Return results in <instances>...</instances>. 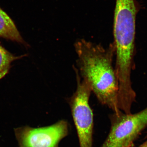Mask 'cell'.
I'll return each instance as SVG.
<instances>
[{
	"label": "cell",
	"instance_id": "cell-4",
	"mask_svg": "<svg viewBox=\"0 0 147 147\" xmlns=\"http://www.w3.org/2000/svg\"><path fill=\"white\" fill-rule=\"evenodd\" d=\"M68 131V123L63 120L48 126L34 128L25 126L14 129L19 147H59Z\"/></svg>",
	"mask_w": 147,
	"mask_h": 147
},
{
	"label": "cell",
	"instance_id": "cell-1",
	"mask_svg": "<svg viewBox=\"0 0 147 147\" xmlns=\"http://www.w3.org/2000/svg\"><path fill=\"white\" fill-rule=\"evenodd\" d=\"M74 47L77 55L76 68L80 77L89 84L101 104L114 113L121 111L118 99V79L113 65L116 51L114 42L104 47L82 39L75 42Z\"/></svg>",
	"mask_w": 147,
	"mask_h": 147
},
{
	"label": "cell",
	"instance_id": "cell-6",
	"mask_svg": "<svg viewBox=\"0 0 147 147\" xmlns=\"http://www.w3.org/2000/svg\"><path fill=\"white\" fill-rule=\"evenodd\" d=\"M26 56V55L18 56L12 55L0 44V80L8 74L12 62Z\"/></svg>",
	"mask_w": 147,
	"mask_h": 147
},
{
	"label": "cell",
	"instance_id": "cell-2",
	"mask_svg": "<svg viewBox=\"0 0 147 147\" xmlns=\"http://www.w3.org/2000/svg\"><path fill=\"white\" fill-rule=\"evenodd\" d=\"M77 87L68 99L69 104L77 131L80 147H92L93 114L89 104L92 90L89 84L81 79L76 67Z\"/></svg>",
	"mask_w": 147,
	"mask_h": 147
},
{
	"label": "cell",
	"instance_id": "cell-3",
	"mask_svg": "<svg viewBox=\"0 0 147 147\" xmlns=\"http://www.w3.org/2000/svg\"><path fill=\"white\" fill-rule=\"evenodd\" d=\"M110 118V132L101 147H132L147 127V107L134 114L114 113Z\"/></svg>",
	"mask_w": 147,
	"mask_h": 147
},
{
	"label": "cell",
	"instance_id": "cell-5",
	"mask_svg": "<svg viewBox=\"0 0 147 147\" xmlns=\"http://www.w3.org/2000/svg\"><path fill=\"white\" fill-rule=\"evenodd\" d=\"M0 37L15 41L26 47H29L28 44L21 36L12 19L1 7Z\"/></svg>",
	"mask_w": 147,
	"mask_h": 147
},
{
	"label": "cell",
	"instance_id": "cell-7",
	"mask_svg": "<svg viewBox=\"0 0 147 147\" xmlns=\"http://www.w3.org/2000/svg\"><path fill=\"white\" fill-rule=\"evenodd\" d=\"M138 147H147V140Z\"/></svg>",
	"mask_w": 147,
	"mask_h": 147
}]
</instances>
